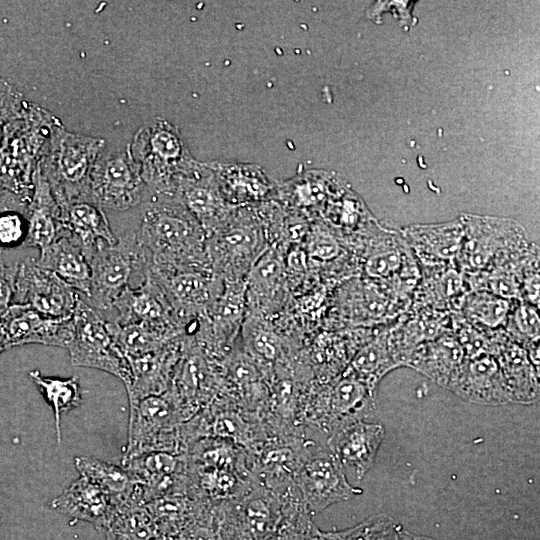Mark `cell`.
<instances>
[{
  "label": "cell",
  "instance_id": "obj_5",
  "mask_svg": "<svg viewBox=\"0 0 540 540\" xmlns=\"http://www.w3.org/2000/svg\"><path fill=\"white\" fill-rule=\"evenodd\" d=\"M91 269L90 293L86 302L100 312L113 310L120 294L130 286L137 271L144 274L149 258L135 232H127L110 245L104 241L87 259Z\"/></svg>",
  "mask_w": 540,
  "mask_h": 540
},
{
  "label": "cell",
  "instance_id": "obj_30",
  "mask_svg": "<svg viewBox=\"0 0 540 540\" xmlns=\"http://www.w3.org/2000/svg\"><path fill=\"white\" fill-rule=\"evenodd\" d=\"M104 540H156L161 538L145 505L118 509L107 527Z\"/></svg>",
  "mask_w": 540,
  "mask_h": 540
},
{
  "label": "cell",
  "instance_id": "obj_27",
  "mask_svg": "<svg viewBox=\"0 0 540 540\" xmlns=\"http://www.w3.org/2000/svg\"><path fill=\"white\" fill-rule=\"evenodd\" d=\"M211 502L188 495H170L154 499L145 507L152 516L161 538L170 539L199 516Z\"/></svg>",
  "mask_w": 540,
  "mask_h": 540
},
{
  "label": "cell",
  "instance_id": "obj_20",
  "mask_svg": "<svg viewBox=\"0 0 540 540\" xmlns=\"http://www.w3.org/2000/svg\"><path fill=\"white\" fill-rule=\"evenodd\" d=\"M224 200L232 207L270 200L275 186L263 170L251 164L210 163Z\"/></svg>",
  "mask_w": 540,
  "mask_h": 540
},
{
  "label": "cell",
  "instance_id": "obj_33",
  "mask_svg": "<svg viewBox=\"0 0 540 540\" xmlns=\"http://www.w3.org/2000/svg\"><path fill=\"white\" fill-rule=\"evenodd\" d=\"M27 235L25 212L5 210L0 212V248L22 247Z\"/></svg>",
  "mask_w": 540,
  "mask_h": 540
},
{
  "label": "cell",
  "instance_id": "obj_25",
  "mask_svg": "<svg viewBox=\"0 0 540 540\" xmlns=\"http://www.w3.org/2000/svg\"><path fill=\"white\" fill-rule=\"evenodd\" d=\"M286 264L274 247L267 248L253 263L246 277V301L259 310L270 309L284 297Z\"/></svg>",
  "mask_w": 540,
  "mask_h": 540
},
{
  "label": "cell",
  "instance_id": "obj_23",
  "mask_svg": "<svg viewBox=\"0 0 540 540\" xmlns=\"http://www.w3.org/2000/svg\"><path fill=\"white\" fill-rule=\"evenodd\" d=\"M449 388L476 403L502 404L511 401L503 376L494 360L474 357L462 364Z\"/></svg>",
  "mask_w": 540,
  "mask_h": 540
},
{
  "label": "cell",
  "instance_id": "obj_26",
  "mask_svg": "<svg viewBox=\"0 0 540 540\" xmlns=\"http://www.w3.org/2000/svg\"><path fill=\"white\" fill-rule=\"evenodd\" d=\"M36 264L53 272L85 298L90 293L91 269L81 248L67 234L40 250Z\"/></svg>",
  "mask_w": 540,
  "mask_h": 540
},
{
  "label": "cell",
  "instance_id": "obj_36",
  "mask_svg": "<svg viewBox=\"0 0 540 540\" xmlns=\"http://www.w3.org/2000/svg\"><path fill=\"white\" fill-rule=\"evenodd\" d=\"M338 244L329 236L313 234L309 237L307 251L311 258L326 261L334 258L338 253Z\"/></svg>",
  "mask_w": 540,
  "mask_h": 540
},
{
  "label": "cell",
  "instance_id": "obj_24",
  "mask_svg": "<svg viewBox=\"0 0 540 540\" xmlns=\"http://www.w3.org/2000/svg\"><path fill=\"white\" fill-rule=\"evenodd\" d=\"M80 476L98 486L118 509L143 505L140 482L123 466L92 457L75 458Z\"/></svg>",
  "mask_w": 540,
  "mask_h": 540
},
{
  "label": "cell",
  "instance_id": "obj_7",
  "mask_svg": "<svg viewBox=\"0 0 540 540\" xmlns=\"http://www.w3.org/2000/svg\"><path fill=\"white\" fill-rule=\"evenodd\" d=\"M221 540H269L283 514L281 498L256 481L243 495L213 504Z\"/></svg>",
  "mask_w": 540,
  "mask_h": 540
},
{
  "label": "cell",
  "instance_id": "obj_1",
  "mask_svg": "<svg viewBox=\"0 0 540 540\" xmlns=\"http://www.w3.org/2000/svg\"><path fill=\"white\" fill-rule=\"evenodd\" d=\"M135 234L149 265L211 270L204 229L171 195L152 194Z\"/></svg>",
  "mask_w": 540,
  "mask_h": 540
},
{
  "label": "cell",
  "instance_id": "obj_41",
  "mask_svg": "<svg viewBox=\"0 0 540 540\" xmlns=\"http://www.w3.org/2000/svg\"><path fill=\"white\" fill-rule=\"evenodd\" d=\"M156 540H169V539H165V538H159V539H156Z\"/></svg>",
  "mask_w": 540,
  "mask_h": 540
},
{
  "label": "cell",
  "instance_id": "obj_32",
  "mask_svg": "<svg viewBox=\"0 0 540 540\" xmlns=\"http://www.w3.org/2000/svg\"><path fill=\"white\" fill-rule=\"evenodd\" d=\"M404 529L386 515L372 516L358 525L328 532L329 540H401Z\"/></svg>",
  "mask_w": 540,
  "mask_h": 540
},
{
  "label": "cell",
  "instance_id": "obj_11",
  "mask_svg": "<svg viewBox=\"0 0 540 540\" xmlns=\"http://www.w3.org/2000/svg\"><path fill=\"white\" fill-rule=\"evenodd\" d=\"M145 183L129 146L96 159L89 178L90 201L101 208L128 210L141 202Z\"/></svg>",
  "mask_w": 540,
  "mask_h": 540
},
{
  "label": "cell",
  "instance_id": "obj_16",
  "mask_svg": "<svg viewBox=\"0 0 540 540\" xmlns=\"http://www.w3.org/2000/svg\"><path fill=\"white\" fill-rule=\"evenodd\" d=\"M199 222L208 234L236 207L223 198L210 163L196 161L176 183L172 195Z\"/></svg>",
  "mask_w": 540,
  "mask_h": 540
},
{
  "label": "cell",
  "instance_id": "obj_35",
  "mask_svg": "<svg viewBox=\"0 0 540 540\" xmlns=\"http://www.w3.org/2000/svg\"><path fill=\"white\" fill-rule=\"evenodd\" d=\"M18 263L6 265L0 251V315L13 303Z\"/></svg>",
  "mask_w": 540,
  "mask_h": 540
},
{
  "label": "cell",
  "instance_id": "obj_15",
  "mask_svg": "<svg viewBox=\"0 0 540 540\" xmlns=\"http://www.w3.org/2000/svg\"><path fill=\"white\" fill-rule=\"evenodd\" d=\"M384 434L381 424L363 419L344 422L329 433L326 446L350 483H359L372 468Z\"/></svg>",
  "mask_w": 540,
  "mask_h": 540
},
{
  "label": "cell",
  "instance_id": "obj_4",
  "mask_svg": "<svg viewBox=\"0 0 540 540\" xmlns=\"http://www.w3.org/2000/svg\"><path fill=\"white\" fill-rule=\"evenodd\" d=\"M104 146L102 138L53 126L48 152L37 165L59 205L90 201V173Z\"/></svg>",
  "mask_w": 540,
  "mask_h": 540
},
{
  "label": "cell",
  "instance_id": "obj_40",
  "mask_svg": "<svg viewBox=\"0 0 540 540\" xmlns=\"http://www.w3.org/2000/svg\"><path fill=\"white\" fill-rule=\"evenodd\" d=\"M401 540H435V539L427 537V536L415 535L413 533H410L404 530Z\"/></svg>",
  "mask_w": 540,
  "mask_h": 540
},
{
  "label": "cell",
  "instance_id": "obj_21",
  "mask_svg": "<svg viewBox=\"0 0 540 540\" xmlns=\"http://www.w3.org/2000/svg\"><path fill=\"white\" fill-rule=\"evenodd\" d=\"M51 507L102 531L116 512L110 497L87 478L80 476L51 502Z\"/></svg>",
  "mask_w": 540,
  "mask_h": 540
},
{
  "label": "cell",
  "instance_id": "obj_29",
  "mask_svg": "<svg viewBox=\"0 0 540 540\" xmlns=\"http://www.w3.org/2000/svg\"><path fill=\"white\" fill-rule=\"evenodd\" d=\"M29 377L37 386L54 412L57 442H61V415L78 407L81 403V389L77 376L69 378L43 376L38 370L29 372Z\"/></svg>",
  "mask_w": 540,
  "mask_h": 540
},
{
  "label": "cell",
  "instance_id": "obj_28",
  "mask_svg": "<svg viewBox=\"0 0 540 540\" xmlns=\"http://www.w3.org/2000/svg\"><path fill=\"white\" fill-rule=\"evenodd\" d=\"M108 328L126 358L159 350L183 337L144 324L120 325L110 319Z\"/></svg>",
  "mask_w": 540,
  "mask_h": 540
},
{
  "label": "cell",
  "instance_id": "obj_37",
  "mask_svg": "<svg viewBox=\"0 0 540 540\" xmlns=\"http://www.w3.org/2000/svg\"><path fill=\"white\" fill-rule=\"evenodd\" d=\"M18 105L17 95L12 91L10 85L0 78V130L3 124H8L9 121L14 119L11 115L19 112ZM1 136L2 133L0 132V138Z\"/></svg>",
  "mask_w": 540,
  "mask_h": 540
},
{
  "label": "cell",
  "instance_id": "obj_22",
  "mask_svg": "<svg viewBox=\"0 0 540 540\" xmlns=\"http://www.w3.org/2000/svg\"><path fill=\"white\" fill-rule=\"evenodd\" d=\"M62 222L70 238L81 248L86 260L97 244L117 242L103 208L88 200L59 205Z\"/></svg>",
  "mask_w": 540,
  "mask_h": 540
},
{
  "label": "cell",
  "instance_id": "obj_38",
  "mask_svg": "<svg viewBox=\"0 0 540 540\" xmlns=\"http://www.w3.org/2000/svg\"><path fill=\"white\" fill-rule=\"evenodd\" d=\"M27 203L16 197L15 195L0 191V212L5 210H18L26 212Z\"/></svg>",
  "mask_w": 540,
  "mask_h": 540
},
{
  "label": "cell",
  "instance_id": "obj_8",
  "mask_svg": "<svg viewBox=\"0 0 540 540\" xmlns=\"http://www.w3.org/2000/svg\"><path fill=\"white\" fill-rule=\"evenodd\" d=\"M73 322V338L66 348L71 364L104 371L126 386L130 381L129 363L108 328V319L80 297Z\"/></svg>",
  "mask_w": 540,
  "mask_h": 540
},
{
  "label": "cell",
  "instance_id": "obj_10",
  "mask_svg": "<svg viewBox=\"0 0 540 540\" xmlns=\"http://www.w3.org/2000/svg\"><path fill=\"white\" fill-rule=\"evenodd\" d=\"M223 384V372H217L210 360L189 335L182 339L181 357L175 367L166 394L189 420L207 407L218 395Z\"/></svg>",
  "mask_w": 540,
  "mask_h": 540
},
{
  "label": "cell",
  "instance_id": "obj_17",
  "mask_svg": "<svg viewBox=\"0 0 540 540\" xmlns=\"http://www.w3.org/2000/svg\"><path fill=\"white\" fill-rule=\"evenodd\" d=\"M0 320L10 348L25 344L67 348L74 334L73 316L48 317L23 303H12L0 315Z\"/></svg>",
  "mask_w": 540,
  "mask_h": 540
},
{
  "label": "cell",
  "instance_id": "obj_9",
  "mask_svg": "<svg viewBox=\"0 0 540 540\" xmlns=\"http://www.w3.org/2000/svg\"><path fill=\"white\" fill-rule=\"evenodd\" d=\"M293 484L307 513L312 517L329 506L362 493L346 478L325 446L316 443L304 454Z\"/></svg>",
  "mask_w": 540,
  "mask_h": 540
},
{
  "label": "cell",
  "instance_id": "obj_12",
  "mask_svg": "<svg viewBox=\"0 0 540 540\" xmlns=\"http://www.w3.org/2000/svg\"><path fill=\"white\" fill-rule=\"evenodd\" d=\"M146 272L166 295L178 318L186 325L205 312L223 287L209 269L147 265Z\"/></svg>",
  "mask_w": 540,
  "mask_h": 540
},
{
  "label": "cell",
  "instance_id": "obj_18",
  "mask_svg": "<svg viewBox=\"0 0 540 540\" xmlns=\"http://www.w3.org/2000/svg\"><path fill=\"white\" fill-rule=\"evenodd\" d=\"M183 337L159 350L127 358L130 381L125 388L129 404L148 396L164 394L169 389L181 357Z\"/></svg>",
  "mask_w": 540,
  "mask_h": 540
},
{
  "label": "cell",
  "instance_id": "obj_31",
  "mask_svg": "<svg viewBox=\"0 0 540 540\" xmlns=\"http://www.w3.org/2000/svg\"><path fill=\"white\" fill-rule=\"evenodd\" d=\"M243 328L245 353L259 366L269 367L282 356V344L276 335L266 325L249 316Z\"/></svg>",
  "mask_w": 540,
  "mask_h": 540
},
{
  "label": "cell",
  "instance_id": "obj_34",
  "mask_svg": "<svg viewBox=\"0 0 540 540\" xmlns=\"http://www.w3.org/2000/svg\"><path fill=\"white\" fill-rule=\"evenodd\" d=\"M213 504L169 540H221L214 518Z\"/></svg>",
  "mask_w": 540,
  "mask_h": 540
},
{
  "label": "cell",
  "instance_id": "obj_6",
  "mask_svg": "<svg viewBox=\"0 0 540 540\" xmlns=\"http://www.w3.org/2000/svg\"><path fill=\"white\" fill-rule=\"evenodd\" d=\"M184 422L166 392L129 404L128 440L122 460L149 452L181 455Z\"/></svg>",
  "mask_w": 540,
  "mask_h": 540
},
{
  "label": "cell",
  "instance_id": "obj_13",
  "mask_svg": "<svg viewBox=\"0 0 540 540\" xmlns=\"http://www.w3.org/2000/svg\"><path fill=\"white\" fill-rule=\"evenodd\" d=\"M13 303L28 304L39 313L71 318L81 295L53 272L39 267L35 258L18 263Z\"/></svg>",
  "mask_w": 540,
  "mask_h": 540
},
{
  "label": "cell",
  "instance_id": "obj_2",
  "mask_svg": "<svg viewBox=\"0 0 540 540\" xmlns=\"http://www.w3.org/2000/svg\"><path fill=\"white\" fill-rule=\"evenodd\" d=\"M264 207H236L227 219L206 234V254L215 277L242 281L268 248Z\"/></svg>",
  "mask_w": 540,
  "mask_h": 540
},
{
  "label": "cell",
  "instance_id": "obj_39",
  "mask_svg": "<svg viewBox=\"0 0 540 540\" xmlns=\"http://www.w3.org/2000/svg\"><path fill=\"white\" fill-rule=\"evenodd\" d=\"M10 346H9V343H8V339H7V336H6V333L4 331V328H3V325L1 323V320H0V355L3 351L9 349Z\"/></svg>",
  "mask_w": 540,
  "mask_h": 540
},
{
  "label": "cell",
  "instance_id": "obj_14",
  "mask_svg": "<svg viewBox=\"0 0 540 540\" xmlns=\"http://www.w3.org/2000/svg\"><path fill=\"white\" fill-rule=\"evenodd\" d=\"M113 310L116 311V318L110 320L120 325L144 324L176 336L186 333V325L146 271L139 286H129L120 294L113 304Z\"/></svg>",
  "mask_w": 540,
  "mask_h": 540
},
{
  "label": "cell",
  "instance_id": "obj_3",
  "mask_svg": "<svg viewBox=\"0 0 540 540\" xmlns=\"http://www.w3.org/2000/svg\"><path fill=\"white\" fill-rule=\"evenodd\" d=\"M128 146L152 194L172 195L179 178L197 161L179 129L162 118L142 125Z\"/></svg>",
  "mask_w": 540,
  "mask_h": 540
},
{
  "label": "cell",
  "instance_id": "obj_19",
  "mask_svg": "<svg viewBox=\"0 0 540 540\" xmlns=\"http://www.w3.org/2000/svg\"><path fill=\"white\" fill-rule=\"evenodd\" d=\"M25 214L27 235L22 248L33 247L40 251L67 235L60 206L38 165L34 171L33 190Z\"/></svg>",
  "mask_w": 540,
  "mask_h": 540
}]
</instances>
